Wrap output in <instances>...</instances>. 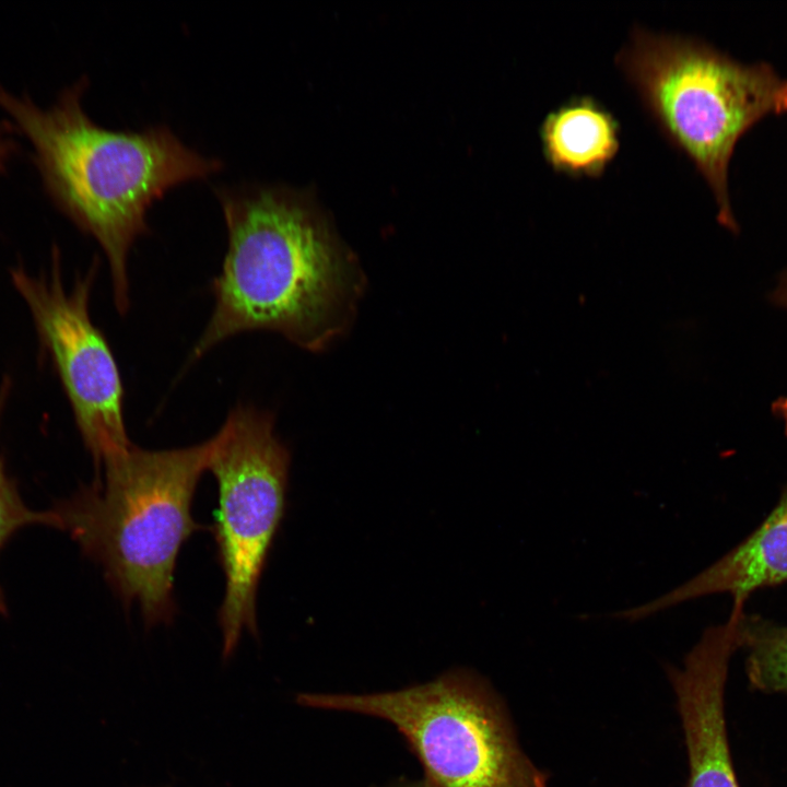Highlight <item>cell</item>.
<instances>
[{
    "instance_id": "52a82bcc",
    "label": "cell",
    "mask_w": 787,
    "mask_h": 787,
    "mask_svg": "<svg viewBox=\"0 0 787 787\" xmlns=\"http://www.w3.org/2000/svg\"><path fill=\"white\" fill-rule=\"evenodd\" d=\"M98 259L71 287L66 284L59 250L37 274L15 267L11 282L24 301L39 342L68 398L95 471L132 445L125 424V391L118 365L103 332L93 322L90 301Z\"/></svg>"
},
{
    "instance_id": "ba28073f",
    "label": "cell",
    "mask_w": 787,
    "mask_h": 787,
    "mask_svg": "<svg viewBox=\"0 0 787 787\" xmlns=\"http://www.w3.org/2000/svg\"><path fill=\"white\" fill-rule=\"evenodd\" d=\"M740 613L704 630L683 658L666 666L686 749L688 787H740L728 740L725 693L729 662L739 650Z\"/></svg>"
},
{
    "instance_id": "7c38bea8",
    "label": "cell",
    "mask_w": 787,
    "mask_h": 787,
    "mask_svg": "<svg viewBox=\"0 0 787 787\" xmlns=\"http://www.w3.org/2000/svg\"><path fill=\"white\" fill-rule=\"evenodd\" d=\"M10 390L11 380L4 377L0 386V423ZM52 524L50 510L37 512L25 504L16 481L8 473L3 458L0 456V551L20 529L31 525L52 527ZM7 612V601L0 586V614L5 615Z\"/></svg>"
},
{
    "instance_id": "9a60e30c",
    "label": "cell",
    "mask_w": 787,
    "mask_h": 787,
    "mask_svg": "<svg viewBox=\"0 0 787 787\" xmlns=\"http://www.w3.org/2000/svg\"><path fill=\"white\" fill-rule=\"evenodd\" d=\"M771 411L787 436V396L777 397L771 404Z\"/></svg>"
},
{
    "instance_id": "9c48e42d",
    "label": "cell",
    "mask_w": 787,
    "mask_h": 787,
    "mask_svg": "<svg viewBox=\"0 0 787 787\" xmlns=\"http://www.w3.org/2000/svg\"><path fill=\"white\" fill-rule=\"evenodd\" d=\"M784 582H787V486L760 526L709 566L659 597L618 611L612 616L629 622L642 621L715 594H729L732 603H745L754 591Z\"/></svg>"
},
{
    "instance_id": "8fae6325",
    "label": "cell",
    "mask_w": 787,
    "mask_h": 787,
    "mask_svg": "<svg viewBox=\"0 0 787 787\" xmlns=\"http://www.w3.org/2000/svg\"><path fill=\"white\" fill-rule=\"evenodd\" d=\"M739 649L745 653L750 685L760 692L787 695V625L743 611Z\"/></svg>"
},
{
    "instance_id": "3957f363",
    "label": "cell",
    "mask_w": 787,
    "mask_h": 787,
    "mask_svg": "<svg viewBox=\"0 0 787 787\" xmlns=\"http://www.w3.org/2000/svg\"><path fill=\"white\" fill-rule=\"evenodd\" d=\"M214 446L215 436L175 449L132 444L102 462L92 485L49 509L52 527L103 568L124 603L139 604L149 625L174 618L177 555L202 529L191 504Z\"/></svg>"
},
{
    "instance_id": "8992f818",
    "label": "cell",
    "mask_w": 787,
    "mask_h": 787,
    "mask_svg": "<svg viewBox=\"0 0 787 787\" xmlns=\"http://www.w3.org/2000/svg\"><path fill=\"white\" fill-rule=\"evenodd\" d=\"M214 436L208 469L219 490L214 537L225 577L219 623L226 658L244 630L257 634V589L285 508L290 453L273 415L252 404L237 403Z\"/></svg>"
},
{
    "instance_id": "277c9868",
    "label": "cell",
    "mask_w": 787,
    "mask_h": 787,
    "mask_svg": "<svg viewBox=\"0 0 787 787\" xmlns=\"http://www.w3.org/2000/svg\"><path fill=\"white\" fill-rule=\"evenodd\" d=\"M615 64L667 141L704 178L717 221L738 233L730 160L750 128L787 114V79L767 62H742L701 39L641 27L632 30Z\"/></svg>"
},
{
    "instance_id": "5bb4252c",
    "label": "cell",
    "mask_w": 787,
    "mask_h": 787,
    "mask_svg": "<svg viewBox=\"0 0 787 787\" xmlns=\"http://www.w3.org/2000/svg\"><path fill=\"white\" fill-rule=\"evenodd\" d=\"M373 787H441V786L424 776L423 778H419V779L400 777V778H397L386 785L373 786Z\"/></svg>"
},
{
    "instance_id": "4fadbf2b",
    "label": "cell",
    "mask_w": 787,
    "mask_h": 787,
    "mask_svg": "<svg viewBox=\"0 0 787 787\" xmlns=\"http://www.w3.org/2000/svg\"><path fill=\"white\" fill-rule=\"evenodd\" d=\"M15 134L16 131L7 119L0 121V173L5 169L16 152Z\"/></svg>"
},
{
    "instance_id": "30bf717a",
    "label": "cell",
    "mask_w": 787,
    "mask_h": 787,
    "mask_svg": "<svg viewBox=\"0 0 787 787\" xmlns=\"http://www.w3.org/2000/svg\"><path fill=\"white\" fill-rule=\"evenodd\" d=\"M542 154L557 174L573 178H598L620 150V125L590 96L572 97L543 119Z\"/></svg>"
},
{
    "instance_id": "6da1fadb",
    "label": "cell",
    "mask_w": 787,
    "mask_h": 787,
    "mask_svg": "<svg viewBox=\"0 0 787 787\" xmlns=\"http://www.w3.org/2000/svg\"><path fill=\"white\" fill-rule=\"evenodd\" d=\"M81 78L50 104L0 83V110L30 144L43 184L58 208L105 254L115 307L130 306L128 256L149 233L146 212L171 188L223 167L187 146L167 126L109 130L85 113Z\"/></svg>"
},
{
    "instance_id": "5b68a950",
    "label": "cell",
    "mask_w": 787,
    "mask_h": 787,
    "mask_svg": "<svg viewBox=\"0 0 787 787\" xmlns=\"http://www.w3.org/2000/svg\"><path fill=\"white\" fill-rule=\"evenodd\" d=\"M298 704L383 719L441 787H548L490 681L466 668L395 691L301 693Z\"/></svg>"
},
{
    "instance_id": "7a4b0ae2",
    "label": "cell",
    "mask_w": 787,
    "mask_h": 787,
    "mask_svg": "<svg viewBox=\"0 0 787 787\" xmlns=\"http://www.w3.org/2000/svg\"><path fill=\"white\" fill-rule=\"evenodd\" d=\"M227 249L196 361L242 332L269 330L317 350L342 329L359 275L295 198L254 184L218 187Z\"/></svg>"
}]
</instances>
